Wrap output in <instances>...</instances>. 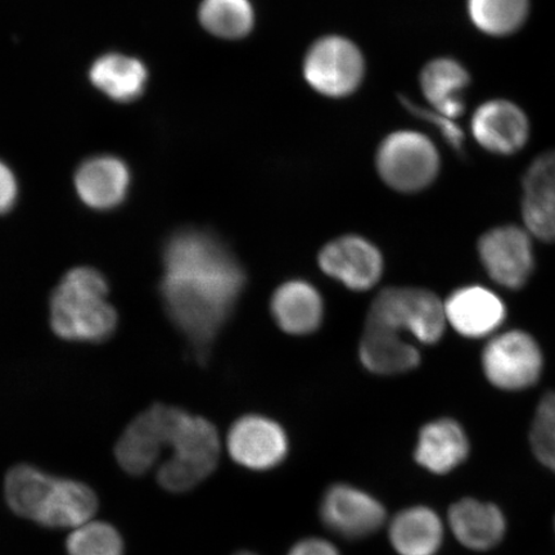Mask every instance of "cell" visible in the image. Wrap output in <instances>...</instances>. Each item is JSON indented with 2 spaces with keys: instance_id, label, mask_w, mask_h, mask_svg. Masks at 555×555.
I'll use <instances>...</instances> for the list:
<instances>
[{
  "instance_id": "6da1fadb",
  "label": "cell",
  "mask_w": 555,
  "mask_h": 555,
  "mask_svg": "<svg viewBox=\"0 0 555 555\" xmlns=\"http://www.w3.org/2000/svg\"><path fill=\"white\" fill-rule=\"evenodd\" d=\"M163 262L165 310L198 360H205L245 289V270L223 241L197 228L172 233Z\"/></svg>"
},
{
  "instance_id": "7a4b0ae2",
  "label": "cell",
  "mask_w": 555,
  "mask_h": 555,
  "mask_svg": "<svg viewBox=\"0 0 555 555\" xmlns=\"http://www.w3.org/2000/svg\"><path fill=\"white\" fill-rule=\"evenodd\" d=\"M108 294V282L100 270L89 267L69 270L51 297L50 319L55 335L87 344H100L113 337L119 317Z\"/></svg>"
},
{
  "instance_id": "3957f363",
  "label": "cell",
  "mask_w": 555,
  "mask_h": 555,
  "mask_svg": "<svg viewBox=\"0 0 555 555\" xmlns=\"http://www.w3.org/2000/svg\"><path fill=\"white\" fill-rule=\"evenodd\" d=\"M366 324L406 333L425 345L440 343L448 328L441 298L433 291L415 287L380 291L367 312Z\"/></svg>"
},
{
  "instance_id": "277c9868",
  "label": "cell",
  "mask_w": 555,
  "mask_h": 555,
  "mask_svg": "<svg viewBox=\"0 0 555 555\" xmlns=\"http://www.w3.org/2000/svg\"><path fill=\"white\" fill-rule=\"evenodd\" d=\"M376 166L378 176L391 190L418 193L439 177L441 158L431 139L420 131L400 130L382 141Z\"/></svg>"
},
{
  "instance_id": "5b68a950",
  "label": "cell",
  "mask_w": 555,
  "mask_h": 555,
  "mask_svg": "<svg viewBox=\"0 0 555 555\" xmlns=\"http://www.w3.org/2000/svg\"><path fill=\"white\" fill-rule=\"evenodd\" d=\"M481 365L486 379L499 390L524 391L543 374L544 353L529 332H498L483 347Z\"/></svg>"
},
{
  "instance_id": "8992f818",
  "label": "cell",
  "mask_w": 555,
  "mask_h": 555,
  "mask_svg": "<svg viewBox=\"0 0 555 555\" xmlns=\"http://www.w3.org/2000/svg\"><path fill=\"white\" fill-rule=\"evenodd\" d=\"M165 447L172 450L171 460L189 468L201 481L217 469L221 440L217 427L204 416L193 415L178 406L159 405Z\"/></svg>"
},
{
  "instance_id": "52a82bcc",
  "label": "cell",
  "mask_w": 555,
  "mask_h": 555,
  "mask_svg": "<svg viewBox=\"0 0 555 555\" xmlns=\"http://www.w3.org/2000/svg\"><path fill=\"white\" fill-rule=\"evenodd\" d=\"M362 51L350 39L328 35L310 47L304 60V76L315 92L344 99L357 92L364 79Z\"/></svg>"
},
{
  "instance_id": "ba28073f",
  "label": "cell",
  "mask_w": 555,
  "mask_h": 555,
  "mask_svg": "<svg viewBox=\"0 0 555 555\" xmlns=\"http://www.w3.org/2000/svg\"><path fill=\"white\" fill-rule=\"evenodd\" d=\"M477 254L486 274L505 289L524 288L535 272L532 237L522 227L504 224L489 229L477 242Z\"/></svg>"
},
{
  "instance_id": "9c48e42d",
  "label": "cell",
  "mask_w": 555,
  "mask_h": 555,
  "mask_svg": "<svg viewBox=\"0 0 555 555\" xmlns=\"http://www.w3.org/2000/svg\"><path fill=\"white\" fill-rule=\"evenodd\" d=\"M289 437L286 429L263 414H245L233 423L225 448L231 460L251 472H269L287 461Z\"/></svg>"
},
{
  "instance_id": "30bf717a",
  "label": "cell",
  "mask_w": 555,
  "mask_h": 555,
  "mask_svg": "<svg viewBox=\"0 0 555 555\" xmlns=\"http://www.w3.org/2000/svg\"><path fill=\"white\" fill-rule=\"evenodd\" d=\"M325 529L346 540H360L376 533L386 522L384 504L370 492L351 483L331 485L319 504Z\"/></svg>"
},
{
  "instance_id": "8fae6325",
  "label": "cell",
  "mask_w": 555,
  "mask_h": 555,
  "mask_svg": "<svg viewBox=\"0 0 555 555\" xmlns=\"http://www.w3.org/2000/svg\"><path fill=\"white\" fill-rule=\"evenodd\" d=\"M319 266L325 274L353 291L376 286L385 269L378 247L352 234L331 241L319 254Z\"/></svg>"
},
{
  "instance_id": "7c38bea8",
  "label": "cell",
  "mask_w": 555,
  "mask_h": 555,
  "mask_svg": "<svg viewBox=\"0 0 555 555\" xmlns=\"http://www.w3.org/2000/svg\"><path fill=\"white\" fill-rule=\"evenodd\" d=\"M447 324L468 339L494 336L506 319V307L495 291L468 284L451 293L443 301Z\"/></svg>"
},
{
  "instance_id": "4fadbf2b",
  "label": "cell",
  "mask_w": 555,
  "mask_h": 555,
  "mask_svg": "<svg viewBox=\"0 0 555 555\" xmlns=\"http://www.w3.org/2000/svg\"><path fill=\"white\" fill-rule=\"evenodd\" d=\"M476 142L490 154L513 156L526 147L530 122L516 103L494 100L481 104L470 122Z\"/></svg>"
},
{
  "instance_id": "5bb4252c",
  "label": "cell",
  "mask_w": 555,
  "mask_h": 555,
  "mask_svg": "<svg viewBox=\"0 0 555 555\" xmlns=\"http://www.w3.org/2000/svg\"><path fill=\"white\" fill-rule=\"evenodd\" d=\"M524 228L532 238L555 243V151L541 154L522 178Z\"/></svg>"
},
{
  "instance_id": "9a60e30c",
  "label": "cell",
  "mask_w": 555,
  "mask_h": 555,
  "mask_svg": "<svg viewBox=\"0 0 555 555\" xmlns=\"http://www.w3.org/2000/svg\"><path fill=\"white\" fill-rule=\"evenodd\" d=\"M74 184L82 204L95 211H111L127 199L131 172L119 157L95 156L79 166Z\"/></svg>"
},
{
  "instance_id": "2e32d148",
  "label": "cell",
  "mask_w": 555,
  "mask_h": 555,
  "mask_svg": "<svg viewBox=\"0 0 555 555\" xmlns=\"http://www.w3.org/2000/svg\"><path fill=\"white\" fill-rule=\"evenodd\" d=\"M270 311L282 331L288 335L305 336L321 327L324 304L312 284L294 280L275 289Z\"/></svg>"
},
{
  "instance_id": "e0dca14e",
  "label": "cell",
  "mask_w": 555,
  "mask_h": 555,
  "mask_svg": "<svg viewBox=\"0 0 555 555\" xmlns=\"http://www.w3.org/2000/svg\"><path fill=\"white\" fill-rule=\"evenodd\" d=\"M359 356L365 370L379 376L414 371L422 360L418 349L400 333L371 324L365 325Z\"/></svg>"
},
{
  "instance_id": "ac0fdd59",
  "label": "cell",
  "mask_w": 555,
  "mask_h": 555,
  "mask_svg": "<svg viewBox=\"0 0 555 555\" xmlns=\"http://www.w3.org/2000/svg\"><path fill=\"white\" fill-rule=\"evenodd\" d=\"M468 451V439L460 423L442 418L421 429L414 456L423 468L446 475L466 461Z\"/></svg>"
},
{
  "instance_id": "d6986e66",
  "label": "cell",
  "mask_w": 555,
  "mask_h": 555,
  "mask_svg": "<svg viewBox=\"0 0 555 555\" xmlns=\"http://www.w3.org/2000/svg\"><path fill=\"white\" fill-rule=\"evenodd\" d=\"M470 85V76L461 62L437 59L423 68L421 88L433 109L451 120L466 113L463 95Z\"/></svg>"
},
{
  "instance_id": "ffe728a7",
  "label": "cell",
  "mask_w": 555,
  "mask_h": 555,
  "mask_svg": "<svg viewBox=\"0 0 555 555\" xmlns=\"http://www.w3.org/2000/svg\"><path fill=\"white\" fill-rule=\"evenodd\" d=\"M451 531L461 544L474 551H488L501 543L505 519L495 505L463 499L449 511Z\"/></svg>"
},
{
  "instance_id": "44dd1931",
  "label": "cell",
  "mask_w": 555,
  "mask_h": 555,
  "mask_svg": "<svg viewBox=\"0 0 555 555\" xmlns=\"http://www.w3.org/2000/svg\"><path fill=\"white\" fill-rule=\"evenodd\" d=\"M164 448L162 429L150 408L125 429L116 443L115 455L127 474L142 476L156 466Z\"/></svg>"
},
{
  "instance_id": "7402d4cb",
  "label": "cell",
  "mask_w": 555,
  "mask_h": 555,
  "mask_svg": "<svg viewBox=\"0 0 555 555\" xmlns=\"http://www.w3.org/2000/svg\"><path fill=\"white\" fill-rule=\"evenodd\" d=\"M99 509V499L88 485L55 478L53 490L38 520L50 529H76L92 520Z\"/></svg>"
},
{
  "instance_id": "603a6c76",
  "label": "cell",
  "mask_w": 555,
  "mask_h": 555,
  "mask_svg": "<svg viewBox=\"0 0 555 555\" xmlns=\"http://www.w3.org/2000/svg\"><path fill=\"white\" fill-rule=\"evenodd\" d=\"M388 537L399 555H435L442 541V524L427 506H413L393 517Z\"/></svg>"
},
{
  "instance_id": "cb8c5ba5",
  "label": "cell",
  "mask_w": 555,
  "mask_h": 555,
  "mask_svg": "<svg viewBox=\"0 0 555 555\" xmlns=\"http://www.w3.org/2000/svg\"><path fill=\"white\" fill-rule=\"evenodd\" d=\"M147 68L124 54H106L90 68V80L104 94L119 102H131L144 92Z\"/></svg>"
},
{
  "instance_id": "d4e9b609",
  "label": "cell",
  "mask_w": 555,
  "mask_h": 555,
  "mask_svg": "<svg viewBox=\"0 0 555 555\" xmlns=\"http://www.w3.org/2000/svg\"><path fill=\"white\" fill-rule=\"evenodd\" d=\"M55 478L29 464L13 467L5 477L7 503L16 515L38 524L51 496Z\"/></svg>"
},
{
  "instance_id": "484cf974",
  "label": "cell",
  "mask_w": 555,
  "mask_h": 555,
  "mask_svg": "<svg viewBox=\"0 0 555 555\" xmlns=\"http://www.w3.org/2000/svg\"><path fill=\"white\" fill-rule=\"evenodd\" d=\"M198 18L207 33L228 40L247 37L255 25L254 7L249 0H203Z\"/></svg>"
},
{
  "instance_id": "4316f807",
  "label": "cell",
  "mask_w": 555,
  "mask_h": 555,
  "mask_svg": "<svg viewBox=\"0 0 555 555\" xmlns=\"http://www.w3.org/2000/svg\"><path fill=\"white\" fill-rule=\"evenodd\" d=\"M530 0H468V15L478 30L506 37L526 23Z\"/></svg>"
},
{
  "instance_id": "83f0119b",
  "label": "cell",
  "mask_w": 555,
  "mask_h": 555,
  "mask_svg": "<svg viewBox=\"0 0 555 555\" xmlns=\"http://www.w3.org/2000/svg\"><path fill=\"white\" fill-rule=\"evenodd\" d=\"M66 550L68 555H124V540L114 526L92 519L74 529Z\"/></svg>"
},
{
  "instance_id": "f1b7e54d",
  "label": "cell",
  "mask_w": 555,
  "mask_h": 555,
  "mask_svg": "<svg viewBox=\"0 0 555 555\" xmlns=\"http://www.w3.org/2000/svg\"><path fill=\"white\" fill-rule=\"evenodd\" d=\"M530 441L538 460L555 472V391L540 399L532 421Z\"/></svg>"
},
{
  "instance_id": "f546056e",
  "label": "cell",
  "mask_w": 555,
  "mask_h": 555,
  "mask_svg": "<svg viewBox=\"0 0 555 555\" xmlns=\"http://www.w3.org/2000/svg\"><path fill=\"white\" fill-rule=\"evenodd\" d=\"M402 102H404L405 106L412 114L428 122H433L434 127L440 131L442 138L446 139V142L456 152V154H463L466 137H464L463 130L460 125H456L455 120H451L449 117L436 113L434 109L418 107L416 104L409 102L405 99H402Z\"/></svg>"
},
{
  "instance_id": "4dcf8cb0",
  "label": "cell",
  "mask_w": 555,
  "mask_h": 555,
  "mask_svg": "<svg viewBox=\"0 0 555 555\" xmlns=\"http://www.w3.org/2000/svg\"><path fill=\"white\" fill-rule=\"evenodd\" d=\"M20 197V185L15 172L9 165L0 162V215L12 211L17 205Z\"/></svg>"
},
{
  "instance_id": "1f68e13d",
  "label": "cell",
  "mask_w": 555,
  "mask_h": 555,
  "mask_svg": "<svg viewBox=\"0 0 555 555\" xmlns=\"http://www.w3.org/2000/svg\"><path fill=\"white\" fill-rule=\"evenodd\" d=\"M287 555H341L335 544L322 538H305L291 547Z\"/></svg>"
},
{
  "instance_id": "d6a6232c",
  "label": "cell",
  "mask_w": 555,
  "mask_h": 555,
  "mask_svg": "<svg viewBox=\"0 0 555 555\" xmlns=\"http://www.w3.org/2000/svg\"><path fill=\"white\" fill-rule=\"evenodd\" d=\"M233 555H259V554H256V553L249 552V551H240L237 553H234Z\"/></svg>"
}]
</instances>
